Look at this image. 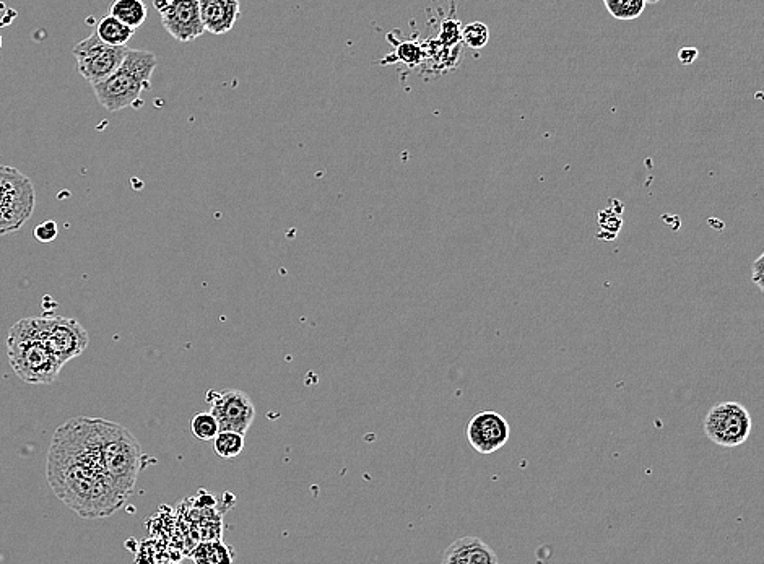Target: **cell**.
Instances as JSON below:
<instances>
[{
  "label": "cell",
  "instance_id": "cell-1",
  "mask_svg": "<svg viewBox=\"0 0 764 564\" xmlns=\"http://www.w3.org/2000/svg\"><path fill=\"white\" fill-rule=\"evenodd\" d=\"M46 478L54 495L83 519L113 516L129 499L106 472L96 418H72L57 428Z\"/></svg>",
  "mask_w": 764,
  "mask_h": 564
},
{
  "label": "cell",
  "instance_id": "cell-2",
  "mask_svg": "<svg viewBox=\"0 0 764 564\" xmlns=\"http://www.w3.org/2000/svg\"><path fill=\"white\" fill-rule=\"evenodd\" d=\"M7 356L14 373L27 384H53L64 366L41 337L36 317H23L12 326Z\"/></svg>",
  "mask_w": 764,
  "mask_h": 564
},
{
  "label": "cell",
  "instance_id": "cell-3",
  "mask_svg": "<svg viewBox=\"0 0 764 564\" xmlns=\"http://www.w3.org/2000/svg\"><path fill=\"white\" fill-rule=\"evenodd\" d=\"M157 64V54L145 49L127 48L119 69L103 82L92 85L96 100L109 113L142 105L140 96L150 88Z\"/></svg>",
  "mask_w": 764,
  "mask_h": 564
},
{
  "label": "cell",
  "instance_id": "cell-4",
  "mask_svg": "<svg viewBox=\"0 0 764 564\" xmlns=\"http://www.w3.org/2000/svg\"><path fill=\"white\" fill-rule=\"evenodd\" d=\"M96 425L100 433L101 457L106 472L114 485L131 498L144 460L139 439L116 421L96 418Z\"/></svg>",
  "mask_w": 764,
  "mask_h": 564
},
{
  "label": "cell",
  "instance_id": "cell-5",
  "mask_svg": "<svg viewBox=\"0 0 764 564\" xmlns=\"http://www.w3.org/2000/svg\"><path fill=\"white\" fill-rule=\"evenodd\" d=\"M35 207L36 189L27 174L14 166L0 165V236L22 230Z\"/></svg>",
  "mask_w": 764,
  "mask_h": 564
},
{
  "label": "cell",
  "instance_id": "cell-6",
  "mask_svg": "<svg viewBox=\"0 0 764 564\" xmlns=\"http://www.w3.org/2000/svg\"><path fill=\"white\" fill-rule=\"evenodd\" d=\"M127 46H111L93 33L85 40L75 44L74 56L77 72L90 85L103 82L113 75L126 57Z\"/></svg>",
  "mask_w": 764,
  "mask_h": 564
},
{
  "label": "cell",
  "instance_id": "cell-7",
  "mask_svg": "<svg viewBox=\"0 0 764 564\" xmlns=\"http://www.w3.org/2000/svg\"><path fill=\"white\" fill-rule=\"evenodd\" d=\"M751 426L750 412L738 402L714 405L704 418L706 436L722 447H738L747 443Z\"/></svg>",
  "mask_w": 764,
  "mask_h": 564
},
{
  "label": "cell",
  "instance_id": "cell-8",
  "mask_svg": "<svg viewBox=\"0 0 764 564\" xmlns=\"http://www.w3.org/2000/svg\"><path fill=\"white\" fill-rule=\"evenodd\" d=\"M36 324L49 350L62 365H66L87 350L90 343L87 329L72 317H36Z\"/></svg>",
  "mask_w": 764,
  "mask_h": 564
},
{
  "label": "cell",
  "instance_id": "cell-9",
  "mask_svg": "<svg viewBox=\"0 0 764 564\" xmlns=\"http://www.w3.org/2000/svg\"><path fill=\"white\" fill-rule=\"evenodd\" d=\"M210 412L217 418L220 431L246 434L256 418V407L248 392L239 389L207 392Z\"/></svg>",
  "mask_w": 764,
  "mask_h": 564
},
{
  "label": "cell",
  "instance_id": "cell-10",
  "mask_svg": "<svg viewBox=\"0 0 764 564\" xmlns=\"http://www.w3.org/2000/svg\"><path fill=\"white\" fill-rule=\"evenodd\" d=\"M165 30L179 43H191L204 35L199 0H153Z\"/></svg>",
  "mask_w": 764,
  "mask_h": 564
},
{
  "label": "cell",
  "instance_id": "cell-11",
  "mask_svg": "<svg viewBox=\"0 0 764 564\" xmlns=\"http://www.w3.org/2000/svg\"><path fill=\"white\" fill-rule=\"evenodd\" d=\"M511 438L508 420L498 412L485 410L472 417L467 426V439L474 451L483 456L500 451Z\"/></svg>",
  "mask_w": 764,
  "mask_h": 564
},
{
  "label": "cell",
  "instance_id": "cell-12",
  "mask_svg": "<svg viewBox=\"0 0 764 564\" xmlns=\"http://www.w3.org/2000/svg\"><path fill=\"white\" fill-rule=\"evenodd\" d=\"M199 4L205 31L212 35L230 33L241 15L239 0H199Z\"/></svg>",
  "mask_w": 764,
  "mask_h": 564
},
{
  "label": "cell",
  "instance_id": "cell-13",
  "mask_svg": "<svg viewBox=\"0 0 764 564\" xmlns=\"http://www.w3.org/2000/svg\"><path fill=\"white\" fill-rule=\"evenodd\" d=\"M495 550L478 537H462L444 550L443 564H496Z\"/></svg>",
  "mask_w": 764,
  "mask_h": 564
},
{
  "label": "cell",
  "instance_id": "cell-14",
  "mask_svg": "<svg viewBox=\"0 0 764 564\" xmlns=\"http://www.w3.org/2000/svg\"><path fill=\"white\" fill-rule=\"evenodd\" d=\"M96 35L111 46H127V43L132 40V36L135 35V30L109 14L101 18L98 27H96Z\"/></svg>",
  "mask_w": 764,
  "mask_h": 564
},
{
  "label": "cell",
  "instance_id": "cell-15",
  "mask_svg": "<svg viewBox=\"0 0 764 564\" xmlns=\"http://www.w3.org/2000/svg\"><path fill=\"white\" fill-rule=\"evenodd\" d=\"M109 14L137 30L147 20L148 10L144 0H114Z\"/></svg>",
  "mask_w": 764,
  "mask_h": 564
},
{
  "label": "cell",
  "instance_id": "cell-16",
  "mask_svg": "<svg viewBox=\"0 0 764 564\" xmlns=\"http://www.w3.org/2000/svg\"><path fill=\"white\" fill-rule=\"evenodd\" d=\"M192 560L204 564H225L235 560V553L220 538L207 540L200 543L196 550L192 551Z\"/></svg>",
  "mask_w": 764,
  "mask_h": 564
},
{
  "label": "cell",
  "instance_id": "cell-17",
  "mask_svg": "<svg viewBox=\"0 0 764 564\" xmlns=\"http://www.w3.org/2000/svg\"><path fill=\"white\" fill-rule=\"evenodd\" d=\"M213 451L222 459H235L244 451V434L236 431H220L213 438Z\"/></svg>",
  "mask_w": 764,
  "mask_h": 564
},
{
  "label": "cell",
  "instance_id": "cell-18",
  "mask_svg": "<svg viewBox=\"0 0 764 564\" xmlns=\"http://www.w3.org/2000/svg\"><path fill=\"white\" fill-rule=\"evenodd\" d=\"M646 0H604L605 9L613 18L630 22L641 17L646 10Z\"/></svg>",
  "mask_w": 764,
  "mask_h": 564
},
{
  "label": "cell",
  "instance_id": "cell-19",
  "mask_svg": "<svg viewBox=\"0 0 764 564\" xmlns=\"http://www.w3.org/2000/svg\"><path fill=\"white\" fill-rule=\"evenodd\" d=\"M191 430L200 441H213V438L220 433V425L212 412H202L192 418Z\"/></svg>",
  "mask_w": 764,
  "mask_h": 564
},
{
  "label": "cell",
  "instance_id": "cell-20",
  "mask_svg": "<svg viewBox=\"0 0 764 564\" xmlns=\"http://www.w3.org/2000/svg\"><path fill=\"white\" fill-rule=\"evenodd\" d=\"M462 41L469 48L483 49L490 41V30L482 22L469 23L467 27L462 28Z\"/></svg>",
  "mask_w": 764,
  "mask_h": 564
},
{
  "label": "cell",
  "instance_id": "cell-21",
  "mask_svg": "<svg viewBox=\"0 0 764 564\" xmlns=\"http://www.w3.org/2000/svg\"><path fill=\"white\" fill-rule=\"evenodd\" d=\"M394 48H396V61L404 62L409 67L418 66L423 61V57H425L420 43L405 41V43L394 44Z\"/></svg>",
  "mask_w": 764,
  "mask_h": 564
},
{
  "label": "cell",
  "instance_id": "cell-22",
  "mask_svg": "<svg viewBox=\"0 0 764 564\" xmlns=\"http://www.w3.org/2000/svg\"><path fill=\"white\" fill-rule=\"evenodd\" d=\"M439 41H441L444 48L456 46L459 41H462L461 23L457 22V20H446L443 23V28H441Z\"/></svg>",
  "mask_w": 764,
  "mask_h": 564
},
{
  "label": "cell",
  "instance_id": "cell-23",
  "mask_svg": "<svg viewBox=\"0 0 764 564\" xmlns=\"http://www.w3.org/2000/svg\"><path fill=\"white\" fill-rule=\"evenodd\" d=\"M57 235H59V230H57V223L53 222V220L41 223V225H38L35 228V238L38 239L40 243H53L54 239L57 238Z\"/></svg>",
  "mask_w": 764,
  "mask_h": 564
},
{
  "label": "cell",
  "instance_id": "cell-24",
  "mask_svg": "<svg viewBox=\"0 0 764 564\" xmlns=\"http://www.w3.org/2000/svg\"><path fill=\"white\" fill-rule=\"evenodd\" d=\"M751 280H753V282L758 285V288L764 293V252L758 259H756L753 267H751Z\"/></svg>",
  "mask_w": 764,
  "mask_h": 564
},
{
  "label": "cell",
  "instance_id": "cell-25",
  "mask_svg": "<svg viewBox=\"0 0 764 564\" xmlns=\"http://www.w3.org/2000/svg\"><path fill=\"white\" fill-rule=\"evenodd\" d=\"M699 51L696 48H683L678 51V61L685 64V66H691L693 62L698 59Z\"/></svg>",
  "mask_w": 764,
  "mask_h": 564
},
{
  "label": "cell",
  "instance_id": "cell-26",
  "mask_svg": "<svg viewBox=\"0 0 764 564\" xmlns=\"http://www.w3.org/2000/svg\"><path fill=\"white\" fill-rule=\"evenodd\" d=\"M647 4H657L660 0H646Z\"/></svg>",
  "mask_w": 764,
  "mask_h": 564
},
{
  "label": "cell",
  "instance_id": "cell-27",
  "mask_svg": "<svg viewBox=\"0 0 764 564\" xmlns=\"http://www.w3.org/2000/svg\"><path fill=\"white\" fill-rule=\"evenodd\" d=\"M0 49H2V35H0Z\"/></svg>",
  "mask_w": 764,
  "mask_h": 564
}]
</instances>
